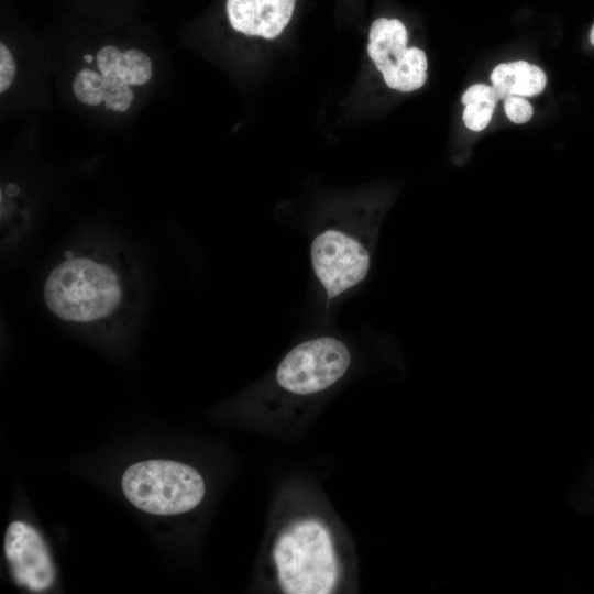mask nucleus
Masks as SVG:
<instances>
[{"label": "nucleus", "instance_id": "nucleus-1", "mask_svg": "<svg viewBox=\"0 0 594 594\" xmlns=\"http://www.w3.org/2000/svg\"><path fill=\"white\" fill-rule=\"evenodd\" d=\"M141 299L139 270L117 248L68 251L43 283V300L52 315L103 340L124 333Z\"/></svg>", "mask_w": 594, "mask_h": 594}, {"label": "nucleus", "instance_id": "nucleus-2", "mask_svg": "<svg viewBox=\"0 0 594 594\" xmlns=\"http://www.w3.org/2000/svg\"><path fill=\"white\" fill-rule=\"evenodd\" d=\"M120 491L135 509L154 517H174L194 510L204 499L206 483L191 465L168 458H148L129 464Z\"/></svg>", "mask_w": 594, "mask_h": 594}, {"label": "nucleus", "instance_id": "nucleus-3", "mask_svg": "<svg viewBox=\"0 0 594 594\" xmlns=\"http://www.w3.org/2000/svg\"><path fill=\"white\" fill-rule=\"evenodd\" d=\"M377 238L376 221L360 227L330 223L315 233L310 243V263L323 289L327 307L366 278Z\"/></svg>", "mask_w": 594, "mask_h": 594}, {"label": "nucleus", "instance_id": "nucleus-4", "mask_svg": "<svg viewBox=\"0 0 594 594\" xmlns=\"http://www.w3.org/2000/svg\"><path fill=\"white\" fill-rule=\"evenodd\" d=\"M274 560L287 594H328L337 583L331 538L317 521H301L283 532L274 547Z\"/></svg>", "mask_w": 594, "mask_h": 594}, {"label": "nucleus", "instance_id": "nucleus-5", "mask_svg": "<svg viewBox=\"0 0 594 594\" xmlns=\"http://www.w3.org/2000/svg\"><path fill=\"white\" fill-rule=\"evenodd\" d=\"M350 363V351L341 340L329 336L312 338L285 355L278 364L275 380L288 393L312 395L340 381Z\"/></svg>", "mask_w": 594, "mask_h": 594}, {"label": "nucleus", "instance_id": "nucleus-6", "mask_svg": "<svg viewBox=\"0 0 594 594\" xmlns=\"http://www.w3.org/2000/svg\"><path fill=\"white\" fill-rule=\"evenodd\" d=\"M367 53L389 88L408 92L427 80V56L407 47V30L397 19L380 18L370 29Z\"/></svg>", "mask_w": 594, "mask_h": 594}, {"label": "nucleus", "instance_id": "nucleus-7", "mask_svg": "<svg viewBox=\"0 0 594 594\" xmlns=\"http://www.w3.org/2000/svg\"><path fill=\"white\" fill-rule=\"evenodd\" d=\"M3 554L11 579L19 587L44 593L55 586L57 570L48 543L29 521H10L4 532Z\"/></svg>", "mask_w": 594, "mask_h": 594}, {"label": "nucleus", "instance_id": "nucleus-8", "mask_svg": "<svg viewBox=\"0 0 594 594\" xmlns=\"http://www.w3.org/2000/svg\"><path fill=\"white\" fill-rule=\"evenodd\" d=\"M295 0H227L231 26L249 36L275 38L289 23Z\"/></svg>", "mask_w": 594, "mask_h": 594}, {"label": "nucleus", "instance_id": "nucleus-9", "mask_svg": "<svg viewBox=\"0 0 594 594\" xmlns=\"http://www.w3.org/2000/svg\"><path fill=\"white\" fill-rule=\"evenodd\" d=\"M492 86L499 99L509 96L532 97L546 87L547 77L543 70L525 61L498 64L491 74Z\"/></svg>", "mask_w": 594, "mask_h": 594}, {"label": "nucleus", "instance_id": "nucleus-10", "mask_svg": "<svg viewBox=\"0 0 594 594\" xmlns=\"http://www.w3.org/2000/svg\"><path fill=\"white\" fill-rule=\"evenodd\" d=\"M501 100L493 86L475 84L462 95L465 106L463 122L472 131H482L490 123L496 102Z\"/></svg>", "mask_w": 594, "mask_h": 594}, {"label": "nucleus", "instance_id": "nucleus-11", "mask_svg": "<svg viewBox=\"0 0 594 594\" xmlns=\"http://www.w3.org/2000/svg\"><path fill=\"white\" fill-rule=\"evenodd\" d=\"M21 190L15 184L6 185L1 191V244L11 245L18 242L28 227L25 208L18 201Z\"/></svg>", "mask_w": 594, "mask_h": 594}, {"label": "nucleus", "instance_id": "nucleus-12", "mask_svg": "<svg viewBox=\"0 0 594 594\" xmlns=\"http://www.w3.org/2000/svg\"><path fill=\"white\" fill-rule=\"evenodd\" d=\"M116 73L130 86H141L146 84L152 77V63L145 53L136 48H131L122 53Z\"/></svg>", "mask_w": 594, "mask_h": 594}, {"label": "nucleus", "instance_id": "nucleus-13", "mask_svg": "<svg viewBox=\"0 0 594 594\" xmlns=\"http://www.w3.org/2000/svg\"><path fill=\"white\" fill-rule=\"evenodd\" d=\"M76 98L87 106H98L103 101V76L89 68L79 70L73 82Z\"/></svg>", "mask_w": 594, "mask_h": 594}, {"label": "nucleus", "instance_id": "nucleus-14", "mask_svg": "<svg viewBox=\"0 0 594 594\" xmlns=\"http://www.w3.org/2000/svg\"><path fill=\"white\" fill-rule=\"evenodd\" d=\"M103 102L107 109L124 112L130 108L134 92L117 73L103 76Z\"/></svg>", "mask_w": 594, "mask_h": 594}, {"label": "nucleus", "instance_id": "nucleus-15", "mask_svg": "<svg viewBox=\"0 0 594 594\" xmlns=\"http://www.w3.org/2000/svg\"><path fill=\"white\" fill-rule=\"evenodd\" d=\"M504 109L507 118L515 123H525L534 113L532 106L524 97L509 96L504 100Z\"/></svg>", "mask_w": 594, "mask_h": 594}, {"label": "nucleus", "instance_id": "nucleus-16", "mask_svg": "<svg viewBox=\"0 0 594 594\" xmlns=\"http://www.w3.org/2000/svg\"><path fill=\"white\" fill-rule=\"evenodd\" d=\"M15 62L4 43H0V92H4L13 82Z\"/></svg>", "mask_w": 594, "mask_h": 594}, {"label": "nucleus", "instance_id": "nucleus-17", "mask_svg": "<svg viewBox=\"0 0 594 594\" xmlns=\"http://www.w3.org/2000/svg\"><path fill=\"white\" fill-rule=\"evenodd\" d=\"M122 57V52L119 48L107 45L101 47L97 53V64L102 76H108L116 73Z\"/></svg>", "mask_w": 594, "mask_h": 594}, {"label": "nucleus", "instance_id": "nucleus-18", "mask_svg": "<svg viewBox=\"0 0 594 594\" xmlns=\"http://www.w3.org/2000/svg\"><path fill=\"white\" fill-rule=\"evenodd\" d=\"M84 61L86 63H92L94 62V56L90 55V54H86V55H84Z\"/></svg>", "mask_w": 594, "mask_h": 594}, {"label": "nucleus", "instance_id": "nucleus-19", "mask_svg": "<svg viewBox=\"0 0 594 594\" xmlns=\"http://www.w3.org/2000/svg\"><path fill=\"white\" fill-rule=\"evenodd\" d=\"M590 42H591L592 45H594V24H593L592 30H591Z\"/></svg>", "mask_w": 594, "mask_h": 594}]
</instances>
